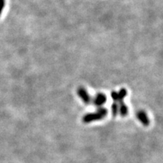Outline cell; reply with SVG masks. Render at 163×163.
Listing matches in <instances>:
<instances>
[{
  "label": "cell",
  "mask_w": 163,
  "mask_h": 163,
  "mask_svg": "<svg viewBox=\"0 0 163 163\" xmlns=\"http://www.w3.org/2000/svg\"><path fill=\"white\" fill-rule=\"evenodd\" d=\"M107 114V110L105 108H100L97 113H88L85 115L82 118V121L85 123H89L94 120H100L104 119Z\"/></svg>",
  "instance_id": "6da1fadb"
},
{
  "label": "cell",
  "mask_w": 163,
  "mask_h": 163,
  "mask_svg": "<svg viewBox=\"0 0 163 163\" xmlns=\"http://www.w3.org/2000/svg\"><path fill=\"white\" fill-rule=\"evenodd\" d=\"M77 94H78V95L79 96L80 98L82 100V101H83L85 104H90L91 101H92V97H91V96L89 95V94L88 93L86 89H85L84 88H82V87L78 89V90H77Z\"/></svg>",
  "instance_id": "7a4b0ae2"
},
{
  "label": "cell",
  "mask_w": 163,
  "mask_h": 163,
  "mask_svg": "<svg viewBox=\"0 0 163 163\" xmlns=\"http://www.w3.org/2000/svg\"><path fill=\"white\" fill-rule=\"evenodd\" d=\"M107 101V97L105 94H102V93H99L94 97V100H93V103L95 106L101 107L103 104H105Z\"/></svg>",
  "instance_id": "3957f363"
},
{
  "label": "cell",
  "mask_w": 163,
  "mask_h": 163,
  "mask_svg": "<svg viewBox=\"0 0 163 163\" xmlns=\"http://www.w3.org/2000/svg\"><path fill=\"white\" fill-rule=\"evenodd\" d=\"M137 118L140 121H141V123L144 125H149V118L147 116V113L144 111H139L138 113H137Z\"/></svg>",
  "instance_id": "277c9868"
},
{
  "label": "cell",
  "mask_w": 163,
  "mask_h": 163,
  "mask_svg": "<svg viewBox=\"0 0 163 163\" xmlns=\"http://www.w3.org/2000/svg\"><path fill=\"white\" fill-rule=\"evenodd\" d=\"M119 111L122 116H125L129 113V109H128V107L123 103V104L119 105Z\"/></svg>",
  "instance_id": "5b68a950"
},
{
  "label": "cell",
  "mask_w": 163,
  "mask_h": 163,
  "mask_svg": "<svg viewBox=\"0 0 163 163\" xmlns=\"http://www.w3.org/2000/svg\"><path fill=\"white\" fill-rule=\"evenodd\" d=\"M119 112V105L117 102H113V105H112V113H113V116H116L118 114Z\"/></svg>",
  "instance_id": "8992f818"
},
{
  "label": "cell",
  "mask_w": 163,
  "mask_h": 163,
  "mask_svg": "<svg viewBox=\"0 0 163 163\" xmlns=\"http://www.w3.org/2000/svg\"><path fill=\"white\" fill-rule=\"evenodd\" d=\"M5 5V0H0V15L2 14V11H3L4 7Z\"/></svg>",
  "instance_id": "52a82bcc"
}]
</instances>
